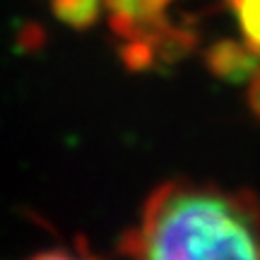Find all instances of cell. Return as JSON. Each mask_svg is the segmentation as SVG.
<instances>
[{"label": "cell", "instance_id": "obj_2", "mask_svg": "<svg viewBox=\"0 0 260 260\" xmlns=\"http://www.w3.org/2000/svg\"><path fill=\"white\" fill-rule=\"evenodd\" d=\"M111 12L116 34L128 41V58L149 63L154 56L169 51L167 46L186 48V31L176 29L167 17L174 0H104Z\"/></svg>", "mask_w": 260, "mask_h": 260}, {"label": "cell", "instance_id": "obj_1", "mask_svg": "<svg viewBox=\"0 0 260 260\" xmlns=\"http://www.w3.org/2000/svg\"><path fill=\"white\" fill-rule=\"evenodd\" d=\"M130 260H260V203L246 190L171 181L125 234Z\"/></svg>", "mask_w": 260, "mask_h": 260}, {"label": "cell", "instance_id": "obj_3", "mask_svg": "<svg viewBox=\"0 0 260 260\" xmlns=\"http://www.w3.org/2000/svg\"><path fill=\"white\" fill-rule=\"evenodd\" d=\"M239 22L246 46L260 53V0H226Z\"/></svg>", "mask_w": 260, "mask_h": 260}, {"label": "cell", "instance_id": "obj_5", "mask_svg": "<svg viewBox=\"0 0 260 260\" xmlns=\"http://www.w3.org/2000/svg\"><path fill=\"white\" fill-rule=\"evenodd\" d=\"M27 260H99L89 255V253H80V251H68V248H53V251H44L37 253Z\"/></svg>", "mask_w": 260, "mask_h": 260}, {"label": "cell", "instance_id": "obj_4", "mask_svg": "<svg viewBox=\"0 0 260 260\" xmlns=\"http://www.w3.org/2000/svg\"><path fill=\"white\" fill-rule=\"evenodd\" d=\"M56 15L73 27H87L99 15L102 0H51Z\"/></svg>", "mask_w": 260, "mask_h": 260}]
</instances>
